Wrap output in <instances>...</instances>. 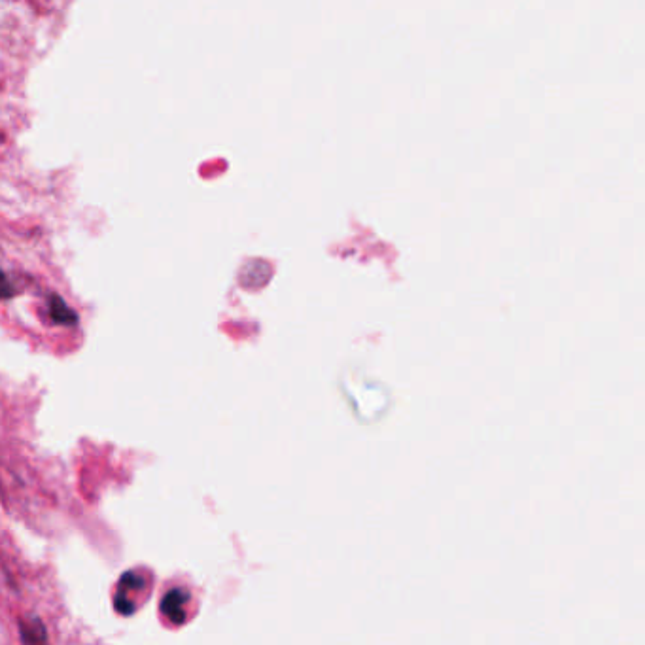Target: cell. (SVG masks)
I'll list each match as a JSON object with an SVG mask.
<instances>
[{
    "instance_id": "1",
    "label": "cell",
    "mask_w": 645,
    "mask_h": 645,
    "mask_svg": "<svg viewBox=\"0 0 645 645\" xmlns=\"http://www.w3.org/2000/svg\"><path fill=\"white\" fill-rule=\"evenodd\" d=\"M144 587H146V581L137 572H127L122 576L116 593V610L122 615H131L137 610V602H135L137 598L133 594H139Z\"/></svg>"
},
{
    "instance_id": "2",
    "label": "cell",
    "mask_w": 645,
    "mask_h": 645,
    "mask_svg": "<svg viewBox=\"0 0 645 645\" xmlns=\"http://www.w3.org/2000/svg\"><path fill=\"white\" fill-rule=\"evenodd\" d=\"M188 600L190 594L186 593L184 589H173L163 596L161 600V613L173 623V625H182L188 617Z\"/></svg>"
},
{
    "instance_id": "3",
    "label": "cell",
    "mask_w": 645,
    "mask_h": 645,
    "mask_svg": "<svg viewBox=\"0 0 645 645\" xmlns=\"http://www.w3.org/2000/svg\"><path fill=\"white\" fill-rule=\"evenodd\" d=\"M50 316L53 322L63 324V326H76L78 324V316L70 309L69 305L59 296L53 294L50 297Z\"/></svg>"
},
{
    "instance_id": "4",
    "label": "cell",
    "mask_w": 645,
    "mask_h": 645,
    "mask_svg": "<svg viewBox=\"0 0 645 645\" xmlns=\"http://www.w3.org/2000/svg\"><path fill=\"white\" fill-rule=\"evenodd\" d=\"M21 638L27 644H40V642H46V630H44L40 621L33 619L29 627L21 625Z\"/></svg>"
},
{
    "instance_id": "5",
    "label": "cell",
    "mask_w": 645,
    "mask_h": 645,
    "mask_svg": "<svg viewBox=\"0 0 645 645\" xmlns=\"http://www.w3.org/2000/svg\"><path fill=\"white\" fill-rule=\"evenodd\" d=\"M14 296H16V286L10 282L4 271H0V301Z\"/></svg>"
}]
</instances>
